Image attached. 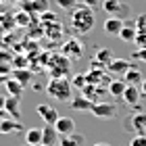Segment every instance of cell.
Masks as SVG:
<instances>
[{
	"instance_id": "obj_10",
	"label": "cell",
	"mask_w": 146,
	"mask_h": 146,
	"mask_svg": "<svg viewBox=\"0 0 146 146\" xmlns=\"http://www.w3.org/2000/svg\"><path fill=\"white\" fill-rule=\"evenodd\" d=\"M140 96H142V90L138 88V86H127L123 92V102L127 104V107H138V102H140Z\"/></svg>"
},
{
	"instance_id": "obj_2",
	"label": "cell",
	"mask_w": 146,
	"mask_h": 146,
	"mask_svg": "<svg viewBox=\"0 0 146 146\" xmlns=\"http://www.w3.org/2000/svg\"><path fill=\"white\" fill-rule=\"evenodd\" d=\"M46 94L58 102H67L73 98V86L67 77H52L46 84Z\"/></svg>"
},
{
	"instance_id": "obj_32",
	"label": "cell",
	"mask_w": 146,
	"mask_h": 146,
	"mask_svg": "<svg viewBox=\"0 0 146 146\" xmlns=\"http://www.w3.org/2000/svg\"><path fill=\"white\" fill-rule=\"evenodd\" d=\"M134 21H136V29H138V34H146V15H138Z\"/></svg>"
},
{
	"instance_id": "obj_6",
	"label": "cell",
	"mask_w": 146,
	"mask_h": 146,
	"mask_svg": "<svg viewBox=\"0 0 146 146\" xmlns=\"http://www.w3.org/2000/svg\"><path fill=\"white\" fill-rule=\"evenodd\" d=\"M90 113L94 117H98V119H113L115 113H117V107L113 102H94Z\"/></svg>"
},
{
	"instance_id": "obj_17",
	"label": "cell",
	"mask_w": 146,
	"mask_h": 146,
	"mask_svg": "<svg viewBox=\"0 0 146 146\" xmlns=\"http://www.w3.org/2000/svg\"><path fill=\"white\" fill-rule=\"evenodd\" d=\"M102 27H104V31H107L109 36H119V31H121V27H123V19L109 17L107 21L102 23Z\"/></svg>"
},
{
	"instance_id": "obj_18",
	"label": "cell",
	"mask_w": 146,
	"mask_h": 146,
	"mask_svg": "<svg viewBox=\"0 0 146 146\" xmlns=\"http://www.w3.org/2000/svg\"><path fill=\"white\" fill-rule=\"evenodd\" d=\"M13 19H15L17 27H29V25L34 23V17H31L27 11H23V9H19V11L13 13Z\"/></svg>"
},
{
	"instance_id": "obj_1",
	"label": "cell",
	"mask_w": 146,
	"mask_h": 146,
	"mask_svg": "<svg viewBox=\"0 0 146 146\" xmlns=\"http://www.w3.org/2000/svg\"><path fill=\"white\" fill-rule=\"evenodd\" d=\"M96 23V17H94V11L92 6H75L71 11V27L77 31V34H88V31L94 27Z\"/></svg>"
},
{
	"instance_id": "obj_13",
	"label": "cell",
	"mask_w": 146,
	"mask_h": 146,
	"mask_svg": "<svg viewBox=\"0 0 146 146\" xmlns=\"http://www.w3.org/2000/svg\"><path fill=\"white\" fill-rule=\"evenodd\" d=\"M138 36V29H136V21H123V27L119 31V38H121V42H134Z\"/></svg>"
},
{
	"instance_id": "obj_9",
	"label": "cell",
	"mask_w": 146,
	"mask_h": 146,
	"mask_svg": "<svg viewBox=\"0 0 146 146\" xmlns=\"http://www.w3.org/2000/svg\"><path fill=\"white\" fill-rule=\"evenodd\" d=\"M127 129H134L136 134H146V113H136L134 117H127Z\"/></svg>"
},
{
	"instance_id": "obj_21",
	"label": "cell",
	"mask_w": 146,
	"mask_h": 146,
	"mask_svg": "<svg viewBox=\"0 0 146 146\" xmlns=\"http://www.w3.org/2000/svg\"><path fill=\"white\" fill-rule=\"evenodd\" d=\"M125 88H127V84H125L123 79H111L107 92H109L111 96H115V98H121L123 92H125Z\"/></svg>"
},
{
	"instance_id": "obj_35",
	"label": "cell",
	"mask_w": 146,
	"mask_h": 146,
	"mask_svg": "<svg viewBox=\"0 0 146 146\" xmlns=\"http://www.w3.org/2000/svg\"><path fill=\"white\" fill-rule=\"evenodd\" d=\"M13 69H15L13 63H0V75H2V77H6L9 73H13Z\"/></svg>"
},
{
	"instance_id": "obj_8",
	"label": "cell",
	"mask_w": 146,
	"mask_h": 146,
	"mask_svg": "<svg viewBox=\"0 0 146 146\" xmlns=\"http://www.w3.org/2000/svg\"><path fill=\"white\" fill-rule=\"evenodd\" d=\"M113 58H115V52H113L111 48H100V50H96V56H94V61H92L90 67H96V65H100V67L107 69L109 65L113 63Z\"/></svg>"
},
{
	"instance_id": "obj_38",
	"label": "cell",
	"mask_w": 146,
	"mask_h": 146,
	"mask_svg": "<svg viewBox=\"0 0 146 146\" xmlns=\"http://www.w3.org/2000/svg\"><path fill=\"white\" fill-rule=\"evenodd\" d=\"M98 2H100V0H84V4H86V6H96Z\"/></svg>"
},
{
	"instance_id": "obj_16",
	"label": "cell",
	"mask_w": 146,
	"mask_h": 146,
	"mask_svg": "<svg viewBox=\"0 0 146 146\" xmlns=\"http://www.w3.org/2000/svg\"><path fill=\"white\" fill-rule=\"evenodd\" d=\"M23 11H27L29 15H42L48 11V2L46 0H29V2H23Z\"/></svg>"
},
{
	"instance_id": "obj_25",
	"label": "cell",
	"mask_w": 146,
	"mask_h": 146,
	"mask_svg": "<svg viewBox=\"0 0 146 146\" xmlns=\"http://www.w3.org/2000/svg\"><path fill=\"white\" fill-rule=\"evenodd\" d=\"M4 88H6V92H9V96H15V98H21V94H23V86L17 82L15 77H11V79H6L4 82Z\"/></svg>"
},
{
	"instance_id": "obj_37",
	"label": "cell",
	"mask_w": 146,
	"mask_h": 146,
	"mask_svg": "<svg viewBox=\"0 0 146 146\" xmlns=\"http://www.w3.org/2000/svg\"><path fill=\"white\" fill-rule=\"evenodd\" d=\"M134 44L138 46V48H146V34H138L136 40H134Z\"/></svg>"
},
{
	"instance_id": "obj_20",
	"label": "cell",
	"mask_w": 146,
	"mask_h": 146,
	"mask_svg": "<svg viewBox=\"0 0 146 146\" xmlns=\"http://www.w3.org/2000/svg\"><path fill=\"white\" fill-rule=\"evenodd\" d=\"M4 111L9 113V115L13 117V119H21V107H19V98H15V96H9L6 98V104H4Z\"/></svg>"
},
{
	"instance_id": "obj_39",
	"label": "cell",
	"mask_w": 146,
	"mask_h": 146,
	"mask_svg": "<svg viewBox=\"0 0 146 146\" xmlns=\"http://www.w3.org/2000/svg\"><path fill=\"white\" fill-rule=\"evenodd\" d=\"M4 104H6V96L0 94V109H2V111H4Z\"/></svg>"
},
{
	"instance_id": "obj_44",
	"label": "cell",
	"mask_w": 146,
	"mask_h": 146,
	"mask_svg": "<svg viewBox=\"0 0 146 146\" xmlns=\"http://www.w3.org/2000/svg\"><path fill=\"white\" fill-rule=\"evenodd\" d=\"M6 82V77H2V75H0V84H4Z\"/></svg>"
},
{
	"instance_id": "obj_27",
	"label": "cell",
	"mask_w": 146,
	"mask_h": 146,
	"mask_svg": "<svg viewBox=\"0 0 146 146\" xmlns=\"http://www.w3.org/2000/svg\"><path fill=\"white\" fill-rule=\"evenodd\" d=\"M82 144H84V136L75 134V131L71 136H63V140H61V146H82Z\"/></svg>"
},
{
	"instance_id": "obj_40",
	"label": "cell",
	"mask_w": 146,
	"mask_h": 146,
	"mask_svg": "<svg viewBox=\"0 0 146 146\" xmlns=\"http://www.w3.org/2000/svg\"><path fill=\"white\" fill-rule=\"evenodd\" d=\"M140 90H142V96H146V79L142 82V86H140Z\"/></svg>"
},
{
	"instance_id": "obj_36",
	"label": "cell",
	"mask_w": 146,
	"mask_h": 146,
	"mask_svg": "<svg viewBox=\"0 0 146 146\" xmlns=\"http://www.w3.org/2000/svg\"><path fill=\"white\" fill-rule=\"evenodd\" d=\"M13 58H15V56H13L9 50H4V48L0 50V63H13Z\"/></svg>"
},
{
	"instance_id": "obj_23",
	"label": "cell",
	"mask_w": 146,
	"mask_h": 146,
	"mask_svg": "<svg viewBox=\"0 0 146 146\" xmlns=\"http://www.w3.org/2000/svg\"><path fill=\"white\" fill-rule=\"evenodd\" d=\"M25 144L29 146H42V129L40 127H31L25 131Z\"/></svg>"
},
{
	"instance_id": "obj_14",
	"label": "cell",
	"mask_w": 146,
	"mask_h": 146,
	"mask_svg": "<svg viewBox=\"0 0 146 146\" xmlns=\"http://www.w3.org/2000/svg\"><path fill=\"white\" fill-rule=\"evenodd\" d=\"M131 67V63L129 61H125V58H113V63L109 65V67H107V71L109 73H113V75H125V73H127V69Z\"/></svg>"
},
{
	"instance_id": "obj_11",
	"label": "cell",
	"mask_w": 146,
	"mask_h": 146,
	"mask_svg": "<svg viewBox=\"0 0 146 146\" xmlns=\"http://www.w3.org/2000/svg\"><path fill=\"white\" fill-rule=\"evenodd\" d=\"M54 129L58 131V136H71L75 131V121L71 117H58V121L54 123Z\"/></svg>"
},
{
	"instance_id": "obj_7",
	"label": "cell",
	"mask_w": 146,
	"mask_h": 146,
	"mask_svg": "<svg viewBox=\"0 0 146 146\" xmlns=\"http://www.w3.org/2000/svg\"><path fill=\"white\" fill-rule=\"evenodd\" d=\"M36 113L40 117H42V121L46 123V125H54L56 121H58V111L54 109V107H48V104H38L36 107Z\"/></svg>"
},
{
	"instance_id": "obj_34",
	"label": "cell",
	"mask_w": 146,
	"mask_h": 146,
	"mask_svg": "<svg viewBox=\"0 0 146 146\" xmlns=\"http://www.w3.org/2000/svg\"><path fill=\"white\" fill-rule=\"evenodd\" d=\"M131 58L134 61H140V63H146V48H138L131 52Z\"/></svg>"
},
{
	"instance_id": "obj_28",
	"label": "cell",
	"mask_w": 146,
	"mask_h": 146,
	"mask_svg": "<svg viewBox=\"0 0 146 146\" xmlns=\"http://www.w3.org/2000/svg\"><path fill=\"white\" fill-rule=\"evenodd\" d=\"M86 79H88V84L100 86V82L104 79V71H98V69H90L88 73H86Z\"/></svg>"
},
{
	"instance_id": "obj_19",
	"label": "cell",
	"mask_w": 146,
	"mask_h": 146,
	"mask_svg": "<svg viewBox=\"0 0 146 146\" xmlns=\"http://www.w3.org/2000/svg\"><path fill=\"white\" fill-rule=\"evenodd\" d=\"M23 125L17 121V119H0V134H15V131H21Z\"/></svg>"
},
{
	"instance_id": "obj_33",
	"label": "cell",
	"mask_w": 146,
	"mask_h": 146,
	"mask_svg": "<svg viewBox=\"0 0 146 146\" xmlns=\"http://www.w3.org/2000/svg\"><path fill=\"white\" fill-rule=\"evenodd\" d=\"M129 146H146V134H136V136H131Z\"/></svg>"
},
{
	"instance_id": "obj_47",
	"label": "cell",
	"mask_w": 146,
	"mask_h": 146,
	"mask_svg": "<svg viewBox=\"0 0 146 146\" xmlns=\"http://www.w3.org/2000/svg\"><path fill=\"white\" fill-rule=\"evenodd\" d=\"M25 146H29V144H25Z\"/></svg>"
},
{
	"instance_id": "obj_30",
	"label": "cell",
	"mask_w": 146,
	"mask_h": 146,
	"mask_svg": "<svg viewBox=\"0 0 146 146\" xmlns=\"http://www.w3.org/2000/svg\"><path fill=\"white\" fill-rule=\"evenodd\" d=\"M86 84H88V79H86L84 73H79V75H75V77L71 79V86H73V88H77V90H84Z\"/></svg>"
},
{
	"instance_id": "obj_42",
	"label": "cell",
	"mask_w": 146,
	"mask_h": 146,
	"mask_svg": "<svg viewBox=\"0 0 146 146\" xmlns=\"http://www.w3.org/2000/svg\"><path fill=\"white\" fill-rule=\"evenodd\" d=\"M4 115H6V111H2V109H0V119H4Z\"/></svg>"
},
{
	"instance_id": "obj_43",
	"label": "cell",
	"mask_w": 146,
	"mask_h": 146,
	"mask_svg": "<svg viewBox=\"0 0 146 146\" xmlns=\"http://www.w3.org/2000/svg\"><path fill=\"white\" fill-rule=\"evenodd\" d=\"M2 36H4V29H2V27H0V40H2Z\"/></svg>"
},
{
	"instance_id": "obj_29",
	"label": "cell",
	"mask_w": 146,
	"mask_h": 146,
	"mask_svg": "<svg viewBox=\"0 0 146 146\" xmlns=\"http://www.w3.org/2000/svg\"><path fill=\"white\" fill-rule=\"evenodd\" d=\"M27 63H29V58L25 54H19V56L13 58V67L15 69H27Z\"/></svg>"
},
{
	"instance_id": "obj_12",
	"label": "cell",
	"mask_w": 146,
	"mask_h": 146,
	"mask_svg": "<svg viewBox=\"0 0 146 146\" xmlns=\"http://www.w3.org/2000/svg\"><path fill=\"white\" fill-rule=\"evenodd\" d=\"M56 144H61V140H58V131L54 129V125L42 127V146H56Z\"/></svg>"
},
{
	"instance_id": "obj_31",
	"label": "cell",
	"mask_w": 146,
	"mask_h": 146,
	"mask_svg": "<svg viewBox=\"0 0 146 146\" xmlns=\"http://www.w3.org/2000/svg\"><path fill=\"white\" fill-rule=\"evenodd\" d=\"M56 4H58V9H63V11H73L77 6V0H56Z\"/></svg>"
},
{
	"instance_id": "obj_45",
	"label": "cell",
	"mask_w": 146,
	"mask_h": 146,
	"mask_svg": "<svg viewBox=\"0 0 146 146\" xmlns=\"http://www.w3.org/2000/svg\"><path fill=\"white\" fill-rule=\"evenodd\" d=\"M23 2H29V0H23Z\"/></svg>"
},
{
	"instance_id": "obj_15",
	"label": "cell",
	"mask_w": 146,
	"mask_h": 146,
	"mask_svg": "<svg viewBox=\"0 0 146 146\" xmlns=\"http://www.w3.org/2000/svg\"><path fill=\"white\" fill-rule=\"evenodd\" d=\"M121 79H123V82L127 84V86H138V88H140L142 82H144V75H142V71L138 69V67H129L127 73H125Z\"/></svg>"
},
{
	"instance_id": "obj_3",
	"label": "cell",
	"mask_w": 146,
	"mask_h": 146,
	"mask_svg": "<svg viewBox=\"0 0 146 146\" xmlns=\"http://www.w3.org/2000/svg\"><path fill=\"white\" fill-rule=\"evenodd\" d=\"M46 69H48L50 77H67V73L71 69V61L65 54H52Z\"/></svg>"
},
{
	"instance_id": "obj_22",
	"label": "cell",
	"mask_w": 146,
	"mask_h": 146,
	"mask_svg": "<svg viewBox=\"0 0 146 146\" xmlns=\"http://www.w3.org/2000/svg\"><path fill=\"white\" fill-rule=\"evenodd\" d=\"M69 102H71V109H73V111H90V109H92V104H94L92 100H88V98H86L84 94L73 96Z\"/></svg>"
},
{
	"instance_id": "obj_41",
	"label": "cell",
	"mask_w": 146,
	"mask_h": 146,
	"mask_svg": "<svg viewBox=\"0 0 146 146\" xmlns=\"http://www.w3.org/2000/svg\"><path fill=\"white\" fill-rule=\"evenodd\" d=\"M94 146H111V144H107V142H96Z\"/></svg>"
},
{
	"instance_id": "obj_5",
	"label": "cell",
	"mask_w": 146,
	"mask_h": 146,
	"mask_svg": "<svg viewBox=\"0 0 146 146\" xmlns=\"http://www.w3.org/2000/svg\"><path fill=\"white\" fill-rule=\"evenodd\" d=\"M102 11L109 17H119V19H123L127 15V6L121 0H102Z\"/></svg>"
},
{
	"instance_id": "obj_24",
	"label": "cell",
	"mask_w": 146,
	"mask_h": 146,
	"mask_svg": "<svg viewBox=\"0 0 146 146\" xmlns=\"http://www.w3.org/2000/svg\"><path fill=\"white\" fill-rule=\"evenodd\" d=\"M13 77H15L17 82L25 88V86L31 84V79H34V73H31L29 69H13Z\"/></svg>"
},
{
	"instance_id": "obj_26",
	"label": "cell",
	"mask_w": 146,
	"mask_h": 146,
	"mask_svg": "<svg viewBox=\"0 0 146 146\" xmlns=\"http://www.w3.org/2000/svg\"><path fill=\"white\" fill-rule=\"evenodd\" d=\"M46 36L52 38V40H61V38H63V27H61V23H58V21L48 23V25H46Z\"/></svg>"
},
{
	"instance_id": "obj_4",
	"label": "cell",
	"mask_w": 146,
	"mask_h": 146,
	"mask_svg": "<svg viewBox=\"0 0 146 146\" xmlns=\"http://www.w3.org/2000/svg\"><path fill=\"white\" fill-rule=\"evenodd\" d=\"M61 54H65L71 63L82 61V56H84V44H82V40H77V38H67V40L63 42Z\"/></svg>"
},
{
	"instance_id": "obj_46",
	"label": "cell",
	"mask_w": 146,
	"mask_h": 146,
	"mask_svg": "<svg viewBox=\"0 0 146 146\" xmlns=\"http://www.w3.org/2000/svg\"><path fill=\"white\" fill-rule=\"evenodd\" d=\"M56 146H61V144H56Z\"/></svg>"
}]
</instances>
